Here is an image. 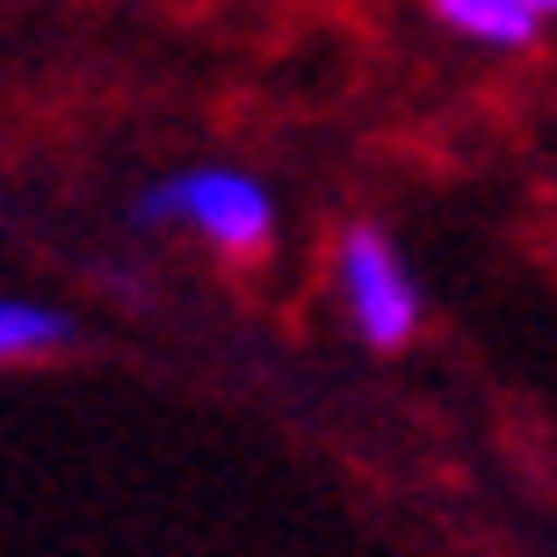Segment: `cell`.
Returning a JSON list of instances; mask_svg holds the SVG:
<instances>
[{"mask_svg": "<svg viewBox=\"0 0 557 557\" xmlns=\"http://www.w3.org/2000/svg\"><path fill=\"white\" fill-rule=\"evenodd\" d=\"M145 232H188L196 247L225 253V261H253L275 239V196L253 182L247 166H182L138 196Z\"/></svg>", "mask_w": 557, "mask_h": 557, "instance_id": "6da1fadb", "label": "cell"}, {"mask_svg": "<svg viewBox=\"0 0 557 557\" xmlns=\"http://www.w3.org/2000/svg\"><path fill=\"white\" fill-rule=\"evenodd\" d=\"M333 297H341V319L355 326L362 348L392 355L420 333V283L406 269V253L376 225L341 232V247H333Z\"/></svg>", "mask_w": 557, "mask_h": 557, "instance_id": "7a4b0ae2", "label": "cell"}, {"mask_svg": "<svg viewBox=\"0 0 557 557\" xmlns=\"http://www.w3.org/2000/svg\"><path fill=\"white\" fill-rule=\"evenodd\" d=\"M428 15L449 29V37L478 44V51H521V44L543 37V22L521 8V0H428Z\"/></svg>", "mask_w": 557, "mask_h": 557, "instance_id": "3957f363", "label": "cell"}, {"mask_svg": "<svg viewBox=\"0 0 557 557\" xmlns=\"http://www.w3.org/2000/svg\"><path fill=\"white\" fill-rule=\"evenodd\" d=\"M73 341V319L37 297H0V370L8 362H37V355H59Z\"/></svg>", "mask_w": 557, "mask_h": 557, "instance_id": "277c9868", "label": "cell"}, {"mask_svg": "<svg viewBox=\"0 0 557 557\" xmlns=\"http://www.w3.org/2000/svg\"><path fill=\"white\" fill-rule=\"evenodd\" d=\"M521 8H529L536 22H550V15H557V0H521Z\"/></svg>", "mask_w": 557, "mask_h": 557, "instance_id": "5b68a950", "label": "cell"}]
</instances>
